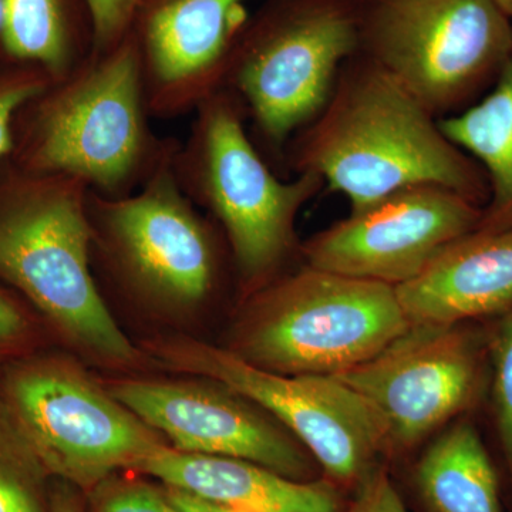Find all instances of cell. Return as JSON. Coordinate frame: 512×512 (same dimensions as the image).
<instances>
[{"mask_svg":"<svg viewBox=\"0 0 512 512\" xmlns=\"http://www.w3.org/2000/svg\"><path fill=\"white\" fill-rule=\"evenodd\" d=\"M293 173L318 175L359 211L412 185L434 184L484 207V171L441 130L440 119L396 77L356 53L328 103L289 141Z\"/></svg>","mask_w":512,"mask_h":512,"instance_id":"1","label":"cell"},{"mask_svg":"<svg viewBox=\"0 0 512 512\" xmlns=\"http://www.w3.org/2000/svg\"><path fill=\"white\" fill-rule=\"evenodd\" d=\"M23 111V136L15 140L20 170L72 178L103 197L136 191L178 143L151 127L133 30L50 82Z\"/></svg>","mask_w":512,"mask_h":512,"instance_id":"2","label":"cell"},{"mask_svg":"<svg viewBox=\"0 0 512 512\" xmlns=\"http://www.w3.org/2000/svg\"><path fill=\"white\" fill-rule=\"evenodd\" d=\"M89 188L19 170L0 184V278L67 342L101 365H137L140 353L111 315L92 268Z\"/></svg>","mask_w":512,"mask_h":512,"instance_id":"3","label":"cell"},{"mask_svg":"<svg viewBox=\"0 0 512 512\" xmlns=\"http://www.w3.org/2000/svg\"><path fill=\"white\" fill-rule=\"evenodd\" d=\"M192 116L190 133L174 153L175 177L220 225L239 281L254 292L284 274L295 252L301 255L296 220L325 184L311 173L282 180L256 146L244 107L229 90L202 101Z\"/></svg>","mask_w":512,"mask_h":512,"instance_id":"4","label":"cell"},{"mask_svg":"<svg viewBox=\"0 0 512 512\" xmlns=\"http://www.w3.org/2000/svg\"><path fill=\"white\" fill-rule=\"evenodd\" d=\"M409 326L394 286L303 264L249 293L229 350L279 375L338 376Z\"/></svg>","mask_w":512,"mask_h":512,"instance_id":"5","label":"cell"},{"mask_svg":"<svg viewBox=\"0 0 512 512\" xmlns=\"http://www.w3.org/2000/svg\"><path fill=\"white\" fill-rule=\"evenodd\" d=\"M362 0H268L248 18L224 89L239 100L259 150L284 161L322 111L343 64L359 53Z\"/></svg>","mask_w":512,"mask_h":512,"instance_id":"6","label":"cell"},{"mask_svg":"<svg viewBox=\"0 0 512 512\" xmlns=\"http://www.w3.org/2000/svg\"><path fill=\"white\" fill-rule=\"evenodd\" d=\"M359 52L444 119L493 86L512 20L493 0H362Z\"/></svg>","mask_w":512,"mask_h":512,"instance_id":"7","label":"cell"},{"mask_svg":"<svg viewBox=\"0 0 512 512\" xmlns=\"http://www.w3.org/2000/svg\"><path fill=\"white\" fill-rule=\"evenodd\" d=\"M0 400L52 480L90 491L170 446L136 414L64 357L10 367Z\"/></svg>","mask_w":512,"mask_h":512,"instance_id":"8","label":"cell"},{"mask_svg":"<svg viewBox=\"0 0 512 512\" xmlns=\"http://www.w3.org/2000/svg\"><path fill=\"white\" fill-rule=\"evenodd\" d=\"M177 146L131 194L89 191L87 210L92 251L103 255L127 289L161 308L190 311L214 292L220 251L210 218L175 177Z\"/></svg>","mask_w":512,"mask_h":512,"instance_id":"9","label":"cell"},{"mask_svg":"<svg viewBox=\"0 0 512 512\" xmlns=\"http://www.w3.org/2000/svg\"><path fill=\"white\" fill-rule=\"evenodd\" d=\"M147 350L168 369L220 383L274 414L335 480L359 483L389 450L376 414L335 376L279 375L183 336L154 340Z\"/></svg>","mask_w":512,"mask_h":512,"instance_id":"10","label":"cell"},{"mask_svg":"<svg viewBox=\"0 0 512 512\" xmlns=\"http://www.w3.org/2000/svg\"><path fill=\"white\" fill-rule=\"evenodd\" d=\"M485 353L487 338L466 323H420L335 377L376 414L389 448H409L477 402Z\"/></svg>","mask_w":512,"mask_h":512,"instance_id":"11","label":"cell"},{"mask_svg":"<svg viewBox=\"0 0 512 512\" xmlns=\"http://www.w3.org/2000/svg\"><path fill=\"white\" fill-rule=\"evenodd\" d=\"M481 214L480 204L450 188L412 185L306 239L301 258L322 271L396 288L419 275L441 249L473 232Z\"/></svg>","mask_w":512,"mask_h":512,"instance_id":"12","label":"cell"},{"mask_svg":"<svg viewBox=\"0 0 512 512\" xmlns=\"http://www.w3.org/2000/svg\"><path fill=\"white\" fill-rule=\"evenodd\" d=\"M210 382L120 379L106 387L174 450L239 458L308 481L312 463L303 448L244 397Z\"/></svg>","mask_w":512,"mask_h":512,"instance_id":"13","label":"cell"},{"mask_svg":"<svg viewBox=\"0 0 512 512\" xmlns=\"http://www.w3.org/2000/svg\"><path fill=\"white\" fill-rule=\"evenodd\" d=\"M248 0H153L133 28L153 119L187 116L224 89Z\"/></svg>","mask_w":512,"mask_h":512,"instance_id":"14","label":"cell"},{"mask_svg":"<svg viewBox=\"0 0 512 512\" xmlns=\"http://www.w3.org/2000/svg\"><path fill=\"white\" fill-rule=\"evenodd\" d=\"M396 293L410 325L504 315L512 309V229H474L441 249Z\"/></svg>","mask_w":512,"mask_h":512,"instance_id":"15","label":"cell"},{"mask_svg":"<svg viewBox=\"0 0 512 512\" xmlns=\"http://www.w3.org/2000/svg\"><path fill=\"white\" fill-rule=\"evenodd\" d=\"M165 487L242 512H343L342 497L326 481H299L239 458L161 448L137 467Z\"/></svg>","mask_w":512,"mask_h":512,"instance_id":"16","label":"cell"},{"mask_svg":"<svg viewBox=\"0 0 512 512\" xmlns=\"http://www.w3.org/2000/svg\"><path fill=\"white\" fill-rule=\"evenodd\" d=\"M440 126L487 178L488 200L476 229H512V55L480 100L440 119Z\"/></svg>","mask_w":512,"mask_h":512,"instance_id":"17","label":"cell"},{"mask_svg":"<svg viewBox=\"0 0 512 512\" xmlns=\"http://www.w3.org/2000/svg\"><path fill=\"white\" fill-rule=\"evenodd\" d=\"M416 484L431 512H503L498 477L480 434L454 424L423 454Z\"/></svg>","mask_w":512,"mask_h":512,"instance_id":"18","label":"cell"},{"mask_svg":"<svg viewBox=\"0 0 512 512\" xmlns=\"http://www.w3.org/2000/svg\"><path fill=\"white\" fill-rule=\"evenodd\" d=\"M3 49L42 70L52 82L73 72L90 53L74 43L63 0H2Z\"/></svg>","mask_w":512,"mask_h":512,"instance_id":"19","label":"cell"},{"mask_svg":"<svg viewBox=\"0 0 512 512\" xmlns=\"http://www.w3.org/2000/svg\"><path fill=\"white\" fill-rule=\"evenodd\" d=\"M50 478L0 400V512H50Z\"/></svg>","mask_w":512,"mask_h":512,"instance_id":"20","label":"cell"},{"mask_svg":"<svg viewBox=\"0 0 512 512\" xmlns=\"http://www.w3.org/2000/svg\"><path fill=\"white\" fill-rule=\"evenodd\" d=\"M487 338L495 427L512 483V309L498 316Z\"/></svg>","mask_w":512,"mask_h":512,"instance_id":"21","label":"cell"},{"mask_svg":"<svg viewBox=\"0 0 512 512\" xmlns=\"http://www.w3.org/2000/svg\"><path fill=\"white\" fill-rule=\"evenodd\" d=\"M92 512H181L165 488L137 478H107L89 493Z\"/></svg>","mask_w":512,"mask_h":512,"instance_id":"22","label":"cell"},{"mask_svg":"<svg viewBox=\"0 0 512 512\" xmlns=\"http://www.w3.org/2000/svg\"><path fill=\"white\" fill-rule=\"evenodd\" d=\"M50 82L36 67H22L0 76V161L15 151V123L20 110L45 92Z\"/></svg>","mask_w":512,"mask_h":512,"instance_id":"23","label":"cell"},{"mask_svg":"<svg viewBox=\"0 0 512 512\" xmlns=\"http://www.w3.org/2000/svg\"><path fill=\"white\" fill-rule=\"evenodd\" d=\"M144 0H84L92 30V52H103L133 29Z\"/></svg>","mask_w":512,"mask_h":512,"instance_id":"24","label":"cell"},{"mask_svg":"<svg viewBox=\"0 0 512 512\" xmlns=\"http://www.w3.org/2000/svg\"><path fill=\"white\" fill-rule=\"evenodd\" d=\"M343 512H407L386 471L373 467L359 481L353 503Z\"/></svg>","mask_w":512,"mask_h":512,"instance_id":"25","label":"cell"},{"mask_svg":"<svg viewBox=\"0 0 512 512\" xmlns=\"http://www.w3.org/2000/svg\"><path fill=\"white\" fill-rule=\"evenodd\" d=\"M28 332L25 316L9 298L0 292V352L18 345Z\"/></svg>","mask_w":512,"mask_h":512,"instance_id":"26","label":"cell"},{"mask_svg":"<svg viewBox=\"0 0 512 512\" xmlns=\"http://www.w3.org/2000/svg\"><path fill=\"white\" fill-rule=\"evenodd\" d=\"M50 512H86L79 488L53 480L50 484Z\"/></svg>","mask_w":512,"mask_h":512,"instance_id":"27","label":"cell"},{"mask_svg":"<svg viewBox=\"0 0 512 512\" xmlns=\"http://www.w3.org/2000/svg\"><path fill=\"white\" fill-rule=\"evenodd\" d=\"M164 488L170 500L181 512H242L222 507V505L211 503V501L202 500L200 497L175 490V488L165 487V485Z\"/></svg>","mask_w":512,"mask_h":512,"instance_id":"28","label":"cell"},{"mask_svg":"<svg viewBox=\"0 0 512 512\" xmlns=\"http://www.w3.org/2000/svg\"><path fill=\"white\" fill-rule=\"evenodd\" d=\"M493 2L508 19L512 20V0H493Z\"/></svg>","mask_w":512,"mask_h":512,"instance_id":"29","label":"cell"},{"mask_svg":"<svg viewBox=\"0 0 512 512\" xmlns=\"http://www.w3.org/2000/svg\"><path fill=\"white\" fill-rule=\"evenodd\" d=\"M2 18H3L2 0H0V32H2Z\"/></svg>","mask_w":512,"mask_h":512,"instance_id":"30","label":"cell"}]
</instances>
